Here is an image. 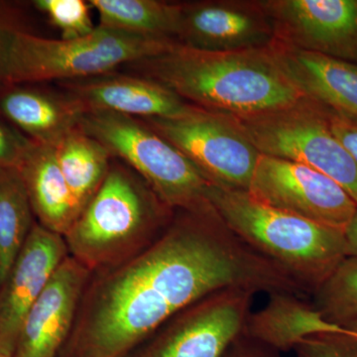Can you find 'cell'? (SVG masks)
<instances>
[{
  "label": "cell",
  "instance_id": "cell-25",
  "mask_svg": "<svg viewBox=\"0 0 357 357\" xmlns=\"http://www.w3.org/2000/svg\"><path fill=\"white\" fill-rule=\"evenodd\" d=\"M296 357H357L354 333H317L303 338L293 349Z\"/></svg>",
  "mask_w": 357,
  "mask_h": 357
},
{
  "label": "cell",
  "instance_id": "cell-28",
  "mask_svg": "<svg viewBox=\"0 0 357 357\" xmlns=\"http://www.w3.org/2000/svg\"><path fill=\"white\" fill-rule=\"evenodd\" d=\"M326 112L333 134L337 136V139L344 145L357 164V124L340 119L328 110H326Z\"/></svg>",
  "mask_w": 357,
  "mask_h": 357
},
{
  "label": "cell",
  "instance_id": "cell-1",
  "mask_svg": "<svg viewBox=\"0 0 357 357\" xmlns=\"http://www.w3.org/2000/svg\"><path fill=\"white\" fill-rule=\"evenodd\" d=\"M229 288L309 298L217 213L178 211L146 248L91 273L59 356L128 357L177 312Z\"/></svg>",
  "mask_w": 357,
  "mask_h": 357
},
{
  "label": "cell",
  "instance_id": "cell-12",
  "mask_svg": "<svg viewBox=\"0 0 357 357\" xmlns=\"http://www.w3.org/2000/svg\"><path fill=\"white\" fill-rule=\"evenodd\" d=\"M273 25L257 1L206 0L181 3L176 40L196 50L234 52L266 48Z\"/></svg>",
  "mask_w": 357,
  "mask_h": 357
},
{
  "label": "cell",
  "instance_id": "cell-32",
  "mask_svg": "<svg viewBox=\"0 0 357 357\" xmlns=\"http://www.w3.org/2000/svg\"><path fill=\"white\" fill-rule=\"evenodd\" d=\"M0 357H11V356H6V354H1V352H0Z\"/></svg>",
  "mask_w": 357,
  "mask_h": 357
},
{
  "label": "cell",
  "instance_id": "cell-18",
  "mask_svg": "<svg viewBox=\"0 0 357 357\" xmlns=\"http://www.w3.org/2000/svg\"><path fill=\"white\" fill-rule=\"evenodd\" d=\"M0 112L28 139L55 145L79 128L84 112L72 98L39 89L10 86L0 96Z\"/></svg>",
  "mask_w": 357,
  "mask_h": 357
},
{
  "label": "cell",
  "instance_id": "cell-31",
  "mask_svg": "<svg viewBox=\"0 0 357 357\" xmlns=\"http://www.w3.org/2000/svg\"><path fill=\"white\" fill-rule=\"evenodd\" d=\"M344 328H347V331L354 333V337H357V319L347 324V325L344 326Z\"/></svg>",
  "mask_w": 357,
  "mask_h": 357
},
{
  "label": "cell",
  "instance_id": "cell-9",
  "mask_svg": "<svg viewBox=\"0 0 357 357\" xmlns=\"http://www.w3.org/2000/svg\"><path fill=\"white\" fill-rule=\"evenodd\" d=\"M256 294L229 288L177 312L128 357H222L243 333Z\"/></svg>",
  "mask_w": 357,
  "mask_h": 357
},
{
  "label": "cell",
  "instance_id": "cell-5",
  "mask_svg": "<svg viewBox=\"0 0 357 357\" xmlns=\"http://www.w3.org/2000/svg\"><path fill=\"white\" fill-rule=\"evenodd\" d=\"M178 43L150 38L98 26L81 38L63 40L36 36L16 28L4 59L2 84L75 81L114 72L154 57Z\"/></svg>",
  "mask_w": 357,
  "mask_h": 357
},
{
  "label": "cell",
  "instance_id": "cell-4",
  "mask_svg": "<svg viewBox=\"0 0 357 357\" xmlns=\"http://www.w3.org/2000/svg\"><path fill=\"white\" fill-rule=\"evenodd\" d=\"M174 215L137 174L115 164L66 234L69 255L91 272L114 266L156 241Z\"/></svg>",
  "mask_w": 357,
  "mask_h": 357
},
{
  "label": "cell",
  "instance_id": "cell-17",
  "mask_svg": "<svg viewBox=\"0 0 357 357\" xmlns=\"http://www.w3.org/2000/svg\"><path fill=\"white\" fill-rule=\"evenodd\" d=\"M16 170L39 225L65 237L79 211L59 166L55 148L28 139Z\"/></svg>",
  "mask_w": 357,
  "mask_h": 357
},
{
  "label": "cell",
  "instance_id": "cell-30",
  "mask_svg": "<svg viewBox=\"0 0 357 357\" xmlns=\"http://www.w3.org/2000/svg\"><path fill=\"white\" fill-rule=\"evenodd\" d=\"M347 255L357 257V211L344 231Z\"/></svg>",
  "mask_w": 357,
  "mask_h": 357
},
{
  "label": "cell",
  "instance_id": "cell-23",
  "mask_svg": "<svg viewBox=\"0 0 357 357\" xmlns=\"http://www.w3.org/2000/svg\"><path fill=\"white\" fill-rule=\"evenodd\" d=\"M312 306L328 323L344 328L357 319V257L347 256L312 293Z\"/></svg>",
  "mask_w": 357,
  "mask_h": 357
},
{
  "label": "cell",
  "instance_id": "cell-7",
  "mask_svg": "<svg viewBox=\"0 0 357 357\" xmlns=\"http://www.w3.org/2000/svg\"><path fill=\"white\" fill-rule=\"evenodd\" d=\"M237 119L260 154L311 167L357 204V164L333 134L325 109L305 98L288 109Z\"/></svg>",
  "mask_w": 357,
  "mask_h": 357
},
{
  "label": "cell",
  "instance_id": "cell-2",
  "mask_svg": "<svg viewBox=\"0 0 357 357\" xmlns=\"http://www.w3.org/2000/svg\"><path fill=\"white\" fill-rule=\"evenodd\" d=\"M268 47L210 52L177 43L160 55L129 66L196 107L236 117L255 116L305 100Z\"/></svg>",
  "mask_w": 357,
  "mask_h": 357
},
{
  "label": "cell",
  "instance_id": "cell-13",
  "mask_svg": "<svg viewBox=\"0 0 357 357\" xmlns=\"http://www.w3.org/2000/svg\"><path fill=\"white\" fill-rule=\"evenodd\" d=\"M93 272L68 256L23 319L13 357H58Z\"/></svg>",
  "mask_w": 357,
  "mask_h": 357
},
{
  "label": "cell",
  "instance_id": "cell-10",
  "mask_svg": "<svg viewBox=\"0 0 357 357\" xmlns=\"http://www.w3.org/2000/svg\"><path fill=\"white\" fill-rule=\"evenodd\" d=\"M260 203L344 232L357 204L337 182L311 167L260 154L249 185Z\"/></svg>",
  "mask_w": 357,
  "mask_h": 357
},
{
  "label": "cell",
  "instance_id": "cell-22",
  "mask_svg": "<svg viewBox=\"0 0 357 357\" xmlns=\"http://www.w3.org/2000/svg\"><path fill=\"white\" fill-rule=\"evenodd\" d=\"M31 204L16 169H0V286L35 225Z\"/></svg>",
  "mask_w": 357,
  "mask_h": 357
},
{
  "label": "cell",
  "instance_id": "cell-19",
  "mask_svg": "<svg viewBox=\"0 0 357 357\" xmlns=\"http://www.w3.org/2000/svg\"><path fill=\"white\" fill-rule=\"evenodd\" d=\"M268 297L266 306L251 312L244 332L275 351H293L303 338L317 333H351L325 321L310 300L286 294Z\"/></svg>",
  "mask_w": 357,
  "mask_h": 357
},
{
  "label": "cell",
  "instance_id": "cell-20",
  "mask_svg": "<svg viewBox=\"0 0 357 357\" xmlns=\"http://www.w3.org/2000/svg\"><path fill=\"white\" fill-rule=\"evenodd\" d=\"M54 148L79 215L105 182L112 165V155L79 126L66 134Z\"/></svg>",
  "mask_w": 357,
  "mask_h": 357
},
{
  "label": "cell",
  "instance_id": "cell-6",
  "mask_svg": "<svg viewBox=\"0 0 357 357\" xmlns=\"http://www.w3.org/2000/svg\"><path fill=\"white\" fill-rule=\"evenodd\" d=\"M79 128L137 174L174 211L211 215V183L172 143L135 117L86 112Z\"/></svg>",
  "mask_w": 357,
  "mask_h": 357
},
{
  "label": "cell",
  "instance_id": "cell-11",
  "mask_svg": "<svg viewBox=\"0 0 357 357\" xmlns=\"http://www.w3.org/2000/svg\"><path fill=\"white\" fill-rule=\"evenodd\" d=\"M275 41L357 65V0H260Z\"/></svg>",
  "mask_w": 357,
  "mask_h": 357
},
{
  "label": "cell",
  "instance_id": "cell-8",
  "mask_svg": "<svg viewBox=\"0 0 357 357\" xmlns=\"http://www.w3.org/2000/svg\"><path fill=\"white\" fill-rule=\"evenodd\" d=\"M140 121L178 148L211 185L248 191L260 153L237 117L192 105L178 116Z\"/></svg>",
  "mask_w": 357,
  "mask_h": 357
},
{
  "label": "cell",
  "instance_id": "cell-29",
  "mask_svg": "<svg viewBox=\"0 0 357 357\" xmlns=\"http://www.w3.org/2000/svg\"><path fill=\"white\" fill-rule=\"evenodd\" d=\"M18 28L13 17L3 4H0V84H2V73H3L4 59L9 39L14 30Z\"/></svg>",
  "mask_w": 357,
  "mask_h": 357
},
{
  "label": "cell",
  "instance_id": "cell-16",
  "mask_svg": "<svg viewBox=\"0 0 357 357\" xmlns=\"http://www.w3.org/2000/svg\"><path fill=\"white\" fill-rule=\"evenodd\" d=\"M268 48L306 100L357 124V65L275 40Z\"/></svg>",
  "mask_w": 357,
  "mask_h": 357
},
{
  "label": "cell",
  "instance_id": "cell-27",
  "mask_svg": "<svg viewBox=\"0 0 357 357\" xmlns=\"http://www.w3.org/2000/svg\"><path fill=\"white\" fill-rule=\"evenodd\" d=\"M222 357H282L281 352L249 337L245 332L238 335L223 352Z\"/></svg>",
  "mask_w": 357,
  "mask_h": 357
},
{
  "label": "cell",
  "instance_id": "cell-14",
  "mask_svg": "<svg viewBox=\"0 0 357 357\" xmlns=\"http://www.w3.org/2000/svg\"><path fill=\"white\" fill-rule=\"evenodd\" d=\"M69 256L64 236L33 225L27 241L0 286V352L13 357L23 319Z\"/></svg>",
  "mask_w": 357,
  "mask_h": 357
},
{
  "label": "cell",
  "instance_id": "cell-21",
  "mask_svg": "<svg viewBox=\"0 0 357 357\" xmlns=\"http://www.w3.org/2000/svg\"><path fill=\"white\" fill-rule=\"evenodd\" d=\"M89 2L100 18L98 26L138 36L176 40L181 3L159 0H89Z\"/></svg>",
  "mask_w": 357,
  "mask_h": 357
},
{
  "label": "cell",
  "instance_id": "cell-24",
  "mask_svg": "<svg viewBox=\"0 0 357 357\" xmlns=\"http://www.w3.org/2000/svg\"><path fill=\"white\" fill-rule=\"evenodd\" d=\"M34 6L46 15L63 40L81 38L96 29L89 2L84 0H36Z\"/></svg>",
  "mask_w": 357,
  "mask_h": 357
},
{
  "label": "cell",
  "instance_id": "cell-3",
  "mask_svg": "<svg viewBox=\"0 0 357 357\" xmlns=\"http://www.w3.org/2000/svg\"><path fill=\"white\" fill-rule=\"evenodd\" d=\"M208 198L234 234L311 297L347 257L340 230L260 203L248 191L211 185Z\"/></svg>",
  "mask_w": 357,
  "mask_h": 357
},
{
  "label": "cell",
  "instance_id": "cell-26",
  "mask_svg": "<svg viewBox=\"0 0 357 357\" xmlns=\"http://www.w3.org/2000/svg\"><path fill=\"white\" fill-rule=\"evenodd\" d=\"M27 143L0 121V169L17 168Z\"/></svg>",
  "mask_w": 357,
  "mask_h": 357
},
{
  "label": "cell",
  "instance_id": "cell-15",
  "mask_svg": "<svg viewBox=\"0 0 357 357\" xmlns=\"http://www.w3.org/2000/svg\"><path fill=\"white\" fill-rule=\"evenodd\" d=\"M65 95L86 112H112L135 119H170L184 114L192 105L170 89L134 75L112 72L100 76L62 82Z\"/></svg>",
  "mask_w": 357,
  "mask_h": 357
}]
</instances>
